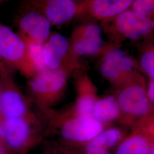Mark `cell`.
I'll use <instances>...</instances> for the list:
<instances>
[{"mask_svg": "<svg viewBox=\"0 0 154 154\" xmlns=\"http://www.w3.org/2000/svg\"><path fill=\"white\" fill-rule=\"evenodd\" d=\"M116 27L119 32L127 38L137 40L152 32L154 21L149 17L133 11H126L117 17Z\"/></svg>", "mask_w": 154, "mask_h": 154, "instance_id": "1", "label": "cell"}, {"mask_svg": "<svg viewBox=\"0 0 154 154\" xmlns=\"http://www.w3.org/2000/svg\"><path fill=\"white\" fill-rule=\"evenodd\" d=\"M103 129L102 124L95 119L78 116L66 122L62 128V134L67 140L88 142L102 132Z\"/></svg>", "mask_w": 154, "mask_h": 154, "instance_id": "2", "label": "cell"}, {"mask_svg": "<svg viewBox=\"0 0 154 154\" xmlns=\"http://www.w3.org/2000/svg\"><path fill=\"white\" fill-rule=\"evenodd\" d=\"M118 103L123 111L134 116H144L149 109V100L144 89L138 85L128 87L122 91Z\"/></svg>", "mask_w": 154, "mask_h": 154, "instance_id": "3", "label": "cell"}, {"mask_svg": "<svg viewBox=\"0 0 154 154\" xmlns=\"http://www.w3.org/2000/svg\"><path fill=\"white\" fill-rule=\"evenodd\" d=\"M26 46L21 38L11 29L0 25V57L10 61L20 60Z\"/></svg>", "mask_w": 154, "mask_h": 154, "instance_id": "4", "label": "cell"}, {"mask_svg": "<svg viewBox=\"0 0 154 154\" xmlns=\"http://www.w3.org/2000/svg\"><path fill=\"white\" fill-rule=\"evenodd\" d=\"M134 67L132 59L121 49L112 50L105 57L101 66V73L109 79H115L122 73L128 72Z\"/></svg>", "mask_w": 154, "mask_h": 154, "instance_id": "5", "label": "cell"}, {"mask_svg": "<svg viewBox=\"0 0 154 154\" xmlns=\"http://www.w3.org/2000/svg\"><path fill=\"white\" fill-rule=\"evenodd\" d=\"M20 26L22 30L30 35L35 41L41 44L49 35L51 23L46 17L32 11L22 18Z\"/></svg>", "mask_w": 154, "mask_h": 154, "instance_id": "6", "label": "cell"}, {"mask_svg": "<svg viewBox=\"0 0 154 154\" xmlns=\"http://www.w3.org/2000/svg\"><path fill=\"white\" fill-rule=\"evenodd\" d=\"M69 42L65 36L55 34L50 37L44 46V57L46 67L56 70L69 49Z\"/></svg>", "mask_w": 154, "mask_h": 154, "instance_id": "7", "label": "cell"}, {"mask_svg": "<svg viewBox=\"0 0 154 154\" xmlns=\"http://www.w3.org/2000/svg\"><path fill=\"white\" fill-rule=\"evenodd\" d=\"M66 81L65 74L55 70H45L35 77L31 86L37 93H50L61 89Z\"/></svg>", "mask_w": 154, "mask_h": 154, "instance_id": "8", "label": "cell"}, {"mask_svg": "<svg viewBox=\"0 0 154 154\" xmlns=\"http://www.w3.org/2000/svg\"><path fill=\"white\" fill-rule=\"evenodd\" d=\"M102 44L101 28L97 24H90L85 29L82 38L74 45V49L79 55H94L98 52Z\"/></svg>", "mask_w": 154, "mask_h": 154, "instance_id": "9", "label": "cell"}, {"mask_svg": "<svg viewBox=\"0 0 154 154\" xmlns=\"http://www.w3.org/2000/svg\"><path fill=\"white\" fill-rule=\"evenodd\" d=\"M77 11L75 3L71 0H51L46 7V16L50 23L61 25L74 16Z\"/></svg>", "mask_w": 154, "mask_h": 154, "instance_id": "10", "label": "cell"}, {"mask_svg": "<svg viewBox=\"0 0 154 154\" xmlns=\"http://www.w3.org/2000/svg\"><path fill=\"white\" fill-rule=\"evenodd\" d=\"M128 0H97L94 1L91 9L95 16L105 18L119 15L132 5Z\"/></svg>", "mask_w": 154, "mask_h": 154, "instance_id": "11", "label": "cell"}, {"mask_svg": "<svg viewBox=\"0 0 154 154\" xmlns=\"http://www.w3.org/2000/svg\"><path fill=\"white\" fill-rule=\"evenodd\" d=\"M120 107L113 97H109L96 102L94 111V119L101 122L111 121L119 114Z\"/></svg>", "mask_w": 154, "mask_h": 154, "instance_id": "12", "label": "cell"}, {"mask_svg": "<svg viewBox=\"0 0 154 154\" xmlns=\"http://www.w3.org/2000/svg\"><path fill=\"white\" fill-rule=\"evenodd\" d=\"M0 106L2 112L8 118H20L25 111L21 96L11 91H6L0 96Z\"/></svg>", "mask_w": 154, "mask_h": 154, "instance_id": "13", "label": "cell"}, {"mask_svg": "<svg viewBox=\"0 0 154 154\" xmlns=\"http://www.w3.org/2000/svg\"><path fill=\"white\" fill-rule=\"evenodd\" d=\"M7 139L13 146H18L27 138L29 132L26 122L20 118H8L5 122Z\"/></svg>", "mask_w": 154, "mask_h": 154, "instance_id": "14", "label": "cell"}, {"mask_svg": "<svg viewBox=\"0 0 154 154\" xmlns=\"http://www.w3.org/2000/svg\"><path fill=\"white\" fill-rule=\"evenodd\" d=\"M151 147L147 139L142 136H134L119 146L116 154H149Z\"/></svg>", "mask_w": 154, "mask_h": 154, "instance_id": "15", "label": "cell"}, {"mask_svg": "<svg viewBox=\"0 0 154 154\" xmlns=\"http://www.w3.org/2000/svg\"><path fill=\"white\" fill-rule=\"evenodd\" d=\"M121 137V131L117 128H111L106 130L100 132L92 139L91 142L88 144L87 149H106L117 143Z\"/></svg>", "mask_w": 154, "mask_h": 154, "instance_id": "16", "label": "cell"}, {"mask_svg": "<svg viewBox=\"0 0 154 154\" xmlns=\"http://www.w3.org/2000/svg\"><path fill=\"white\" fill-rule=\"evenodd\" d=\"M29 53L35 66L40 71L46 69L44 57V47L37 41H33L29 45Z\"/></svg>", "mask_w": 154, "mask_h": 154, "instance_id": "17", "label": "cell"}, {"mask_svg": "<svg viewBox=\"0 0 154 154\" xmlns=\"http://www.w3.org/2000/svg\"><path fill=\"white\" fill-rule=\"evenodd\" d=\"M95 103V98L91 95H84L80 98L77 106V112L78 116L94 119Z\"/></svg>", "mask_w": 154, "mask_h": 154, "instance_id": "18", "label": "cell"}, {"mask_svg": "<svg viewBox=\"0 0 154 154\" xmlns=\"http://www.w3.org/2000/svg\"><path fill=\"white\" fill-rule=\"evenodd\" d=\"M133 11L141 15L148 17L154 12V1L137 0L132 2Z\"/></svg>", "mask_w": 154, "mask_h": 154, "instance_id": "19", "label": "cell"}, {"mask_svg": "<svg viewBox=\"0 0 154 154\" xmlns=\"http://www.w3.org/2000/svg\"><path fill=\"white\" fill-rule=\"evenodd\" d=\"M154 53L148 51L143 54L141 58V66L143 70L149 74L152 80L154 78Z\"/></svg>", "mask_w": 154, "mask_h": 154, "instance_id": "20", "label": "cell"}, {"mask_svg": "<svg viewBox=\"0 0 154 154\" xmlns=\"http://www.w3.org/2000/svg\"><path fill=\"white\" fill-rule=\"evenodd\" d=\"M86 154H110L106 149H89L87 151Z\"/></svg>", "mask_w": 154, "mask_h": 154, "instance_id": "21", "label": "cell"}, {"mask_svg": "<svg viewBox=\"0 0 154 154\" xmlns=\"http://www.w3.org/2000/svg\"><path fill=\"white\" fill-rule=\"evenodd\" d=\"M148 95L150 100L154 102V80L151 81L149 85Z\"/></svg>", "mask_w": 154, "mask_h": 154, "instance_id": "22", "label": "cell"}, {"mask_svg": "<svg viewBox=\"0 0 154 154\" xmlns=\"http://www.w3.org/2000/svg\"><path fill=\"white\" fill-rule=\"evenodd\" d=\"M149 154H154V146H152V147H151V149H150V150H149Z\"/></svg>", "mask_w": 154, "mask_h": 154, "instance_id": "23", "label": "cell"}, {"mask_svg": "<svg viewBox=\"0 0 154 154\" xmlns=\"http://www.w3.org/2000/svg\"><path fill=\"white\" fill-rule=\"evenodd\" d=\"M2 135H3V131H2V130L0 127V136H2Z\"/></svg>", "mask_w": 154, "mask_h": 154, "instance_id": "24", "label": "cell"}]
</instances>
